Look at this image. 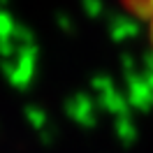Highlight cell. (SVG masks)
<instances>
[{
    "label": "cell",
    "mask_w": 153,
    "mask_h": 153,
    "mask_svg": "<svg viewBox=\"0 0 153 153\" xmlns=\"http://www.w3.org/2000/svg\"><path fill=\"white\" fill-rule=\"evenodd\" d=\"M123 7L132 16L142 21V26L146 28V35H149V42H151L153 49V0H121Z\"/></svg>",
    "instance_id": "6da1fadb"
}]
</instances>
